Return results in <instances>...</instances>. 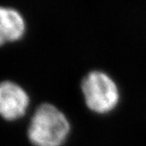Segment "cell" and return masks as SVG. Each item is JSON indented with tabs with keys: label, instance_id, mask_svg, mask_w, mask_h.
I'll return each instance as SVG.
<instances>
[{
	"label": "cell",
	"instance_id": "cell-2",
	"mask_svg": "<svg viewBox=\"0 0 146 146\" xmlns=\"http://www.w3.org/2000/svg\"><path fill=\"white\" fill-rule=\"evenodd\" d=\"M87 107L98 113H107L116 107L119 100L118 88L106 73L92 71L82 82Z\"/></svg>",
	"mask_w": 146,
	"mask_h": 146
},
{
	"label": "cell",
	"instance_id": "cell-3",
	"mask_svg": "<svg viewBox=\"0 0 146 146\" xmlns=\"http://www.w3.org/2000/svg\"><path fill=\"white\" fill-rule=\"evenodd\" d=\"M29 99L19 86L10 81L0 83V115L6 120H16L25 113Z\"/></svg>",
	"mask_w": 146,
	"mask_h": 146
},
{
	"label": "cell",
	"instance_id": "cell-1",
	"mask_svg": "<svg viewBox=\"0 0 146 146\" xmlns=\"http://www.w3.org/2000/svg\"><path fill=\"white\" fill-rule=\"evenodd\" d=\"M70 124L59 109L42 104L35 111L28 129V137L35 146H61L67 138Z\"/></svg>",
	"mask_w": 146,
	"mask_h": 146
},
{
	"label": "cell",
	"instance_id": "cell-4",
	"mask_svg": "<svg viewBox=\"0 0 146 146\" xmlns=\"http://www.w3.org/2000/svg\"><path fill=\"white\" fill-rule=\"evenodd\" d=\"M25 22L15 10L0 7V46L22 37Z\"/></svg>",
	"mask_w": 146,
	"mask_h": 146
}]
</instances>
